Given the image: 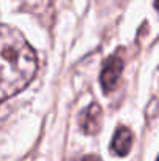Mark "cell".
Here are the masks:
<instances>
[{"label": "cell", "mask_w": 159, "mask_h": 161, "mask_svg": "<svg viewBox=\"0 0 159 161\" xmlns=\"http://www.w3.org/2000/svg\"><path fill=\"white\" fill-rule=\"evenodd\" d=\"M122 70H123V61L117 55L111 56L105 63V67L102 70V86H103V89L106 92L112 91L115 88V85L120 80Z\"/></svg>", "instance_id": "cell-2"}, {"label": "cell", "mask_w": 159, "mask_h": 161, "mask_svg": "<svg viewBox=\"0 0 159 161\" xmlns=\"http://www.w3.org/2000/svg\"><path fill=\"white\" fill-rule=\"evenodd\" d=\"M131 146H133V133L130 128L126 127H120L117 128L114 138H112V152L119 157H125L130 153L131 150Z\"/></svg>", "instance_id": "cell-3"}, {"label": "cell", "mask_w": 159, "mask_h": 161, "mask_svg": "<svg viewBox=\"0 0 159 161\" xmlns=\"http://www.w3.org/2000/svg\"><path fill=\"white\" fill-rule=\"evenodd\" d=\"M36 69V53L25 36L14 27L0 25V103L25 89Z\"/></svg>", "instance_id": "cell-1"}, {"label": "cell", "mask_w": 159, "mask_h": 161, "mask_svg": "<svg viewBox=\"0 0 159 161\" xmlns=\"http://www.w3.org/2000/svg\"><path fill=\"white\" fill-rule=\"evenodd\" d=\"M102 122V108L98 105H91L81 114V128L87 135H94L98 131Z\"/></svg>", "instance_id": "cell-4"}]
</instances>
